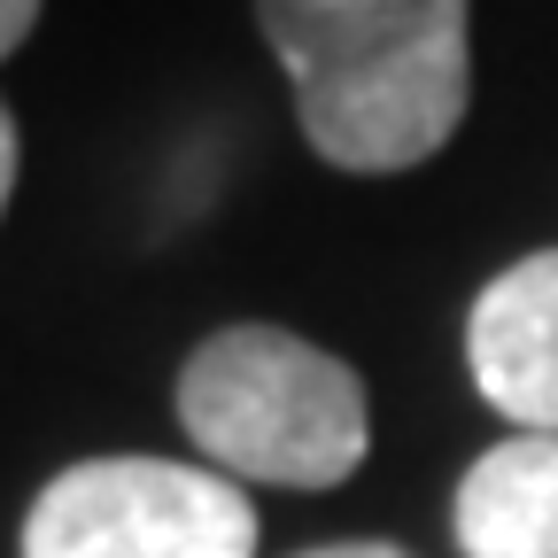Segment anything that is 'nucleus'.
<instances>
[{"mask_svg":"<svg viewBox=\"0 0 558 558\" xmlns=\"http://www.w3.org/2000/svg\"><path fill=\"white\" fill-rule=\"evenodd\" d=\"M16 163H24V132H16V109L0 101V209L16 194Z\"/></svg>","mask_w":558,"mask_h":558,"instance_id":"423d86ee","label":"nucleus"},{"mask_svg":"<svg viewBox=\"0 0 558 558\" xmlns=\"http://www.w3.org/2000/svg\"><path fill=\"white\" fill-rule=\"evenodd\" d=\"M32 24H39V0H0V62L32 39Z\"/></svg>","mask_w":558,"mask_h":558,"instance_id":"0eeeda50","label":"nucleus"},{"mask_svg":"<svg viewBox=\"0 0 558 558\" xmlns=\"http://www.w3.org/2000/svg\"><path fill=\"white\" fill-rule=\"evenodd\" d=\"M295 558H411V550L373 535V543H326V550H295Z\"/></svg>","mask_w":558,"mask_h":558,"instance_id":"6e6552de","label":"nucleus"},{"mask_svg":"<svg viewBox=\"0 0 558 558\" xmlns=\"http://www.w3.org/2000/svg\"><path fill=\"white\" fill-rule=\"evenodd\" d=\"M465 365L520 435H558V248L505 264L465 311Z\"/></svg>","mask_w":558,"mask_h":558,"instance_id":"20e7f679","label":"nucleus"},{"mask_svg":"<svg viewBox=\"0 0 558 558\" xmlns=\"http://www.w3.org/2000/svg\"><path fill=\"white\" fill-rule=\"evenodd\" d=\"M450 520L465 558H558V435H512L481 450Z\"/></svg>","mask_w":558,"mask_h":558,"instance_id":"39448f33","label":"nucleus"},{"mask_svg":"<svg viewBox=\"0 0 558 558\" xmlns=\"http://www.w3.org/2000/svg\"><path fill=\"white\" fill-rule=\"evenodd\" d=\"M179 427L226 481L333 488L373 450L357 365L288 326H218L179 365Z\"/></svg>","mask_w":558,"mask_h":558,"instance_id":"f03ea898","label":"nucleus"},{"mask_svg":"<svg viewBox=\"0 0 558 558\" xmlns=\"http://www.w3.org/2000/svg\"><path fill=\"white\" fill-rule=\"evenodd\" d=\"M318 163L388 179L442 156L473 101V0H256Z\"/></svg>","mask_w":558,"mask_h":558,"instance_id":"f257e3e1","label":"nucleus"},{"mask_svg":"<svg viewBox=\"0 0 558 558\" xmlns=\"http://www.w3.org/2000/svg\"><path fill=\"white\" fill-rule=\"evenodd\" d=\"M24 558H256V505L218 465L78 458L32 497Z\"/></svg>","mask_w":558,"mask_h":558,"instance_id":"7ed1b4c3","label":"nucleus"}]
</instances>
